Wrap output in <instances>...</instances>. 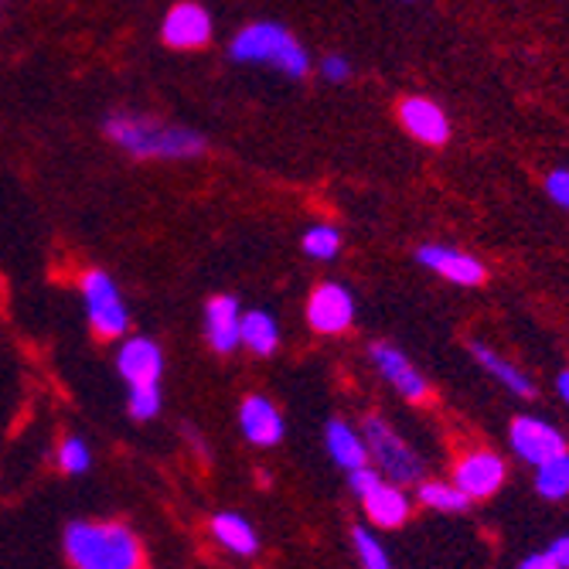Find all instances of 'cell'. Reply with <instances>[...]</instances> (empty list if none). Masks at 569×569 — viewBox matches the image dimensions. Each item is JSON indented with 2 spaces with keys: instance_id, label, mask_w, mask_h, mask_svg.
Here are the masks:
<instances>
[{
  "instance_id": "cell-1",
  "label": "cell",
  "mask_w": 569,
  "mask_h": 569,
  "mask_svg": "<svg viewBox=\"0 0 569 569\" xmlns=\"http://www.w3.org/2000/svg\"><path fill=\"white\" fill-rule=\"evenodd\" d=\"M102 133L133 161H198L209 153V137L198 127H184L174 120H161L143 110H113L102 117Z\"/></svg>"
},
{
  "instance_id": "cell-2",
  "label": "cell",
  "mask_w": 569,
  "mask_h": 569,
  "mask_svg": "<svg viewBox=\"0 0 569 569\" xmlns=\"http://www.w3.org/2000/svg\"><path fill=\"white\" fill-rule=\"evenodd\" d=\"M226 56L236 66L252 69H270L287 79H307L315 72V59H310L307 44L280 21H249L232 38Z\"/></svg>"
},
{
  "instance_id": "cell-3",
  "label": "cell",
  "mask_w": 569,
  "mask_h": 569,
  "mask_svg": "<svg viewBox=\"0 0 569 569\" xmlns=\"http://www.w3.org/2000/svg\"><path fill=\"white\" fill-rule=\"evenodd\" d=\"M72 569H143V542L123 522L79 519L62 536Z\"/></svg>"
},
{
  "instance_id": "cell-4",
  "label": "cell",
  "mask_w": 569,
  "mask_h": 569,
  "mask_svg": "<svg viewBox=\"0 0 569 569\" xmlns=\"http://www.w3.org/2000/svg\"><path fill=\"white\" fill-rule=\"evenodd\" d=\"M79 297L86 307V325L99 341H120L130 335V307L107 270H86L79 277Z\"/></svg>"
},
{
  "instance_id": "cell-5",
  "label": "cell",
  "mask_w": 569,
  "mask_h": 569,
  "mask_svg": "<svg viewBox=\"0 0 569 569\" xmlns=\"http://www.w3.org/2000/svg\"><path fill=\"white\" fill-rule=\"evenodd\" d=\"M361 437H366V443H369V460L376 463L386 481H396V485L423 481V457L409 447V440H402L392 430L389 420L369 412V417L361 420Z\"/></svg>"
},
{
  "instance_id": "cell-6",
  "label": "cell",
  "mask_w": 569,
  "mask_h": 569,
  "mask_svg": "<svg viewBox=\"0 0 569 569\" xmlns=\"http://www.w3.org/2000/svg\"><path fill=\"white\" fill-rule=\"evenodd\" d=\"M303 318H307V328L315 335H325V338L348 335L355 318H358L355 293L341 280H321L315 290L307 293Z\"/></svg>"
},
{
  "instance_id": "cell-7",
  "label": "cell",
  "mask_w": 569,
  "mask_h": 569,
  "mask_svg": "<svg viewBox=\"0 0 569 569\" xmlns=\"http://www.w3.org/2000/svg\"><path fill=\"white\" fill-rule=\"evenodd\" d=\"M412 260H417L427 273L453 283V287H481L488 280V267L481 256L460 249V246H450V242H423L412 252Z\"/></svg>"
},
{
  "instance_id": "cell-8",
  "label": "cell",
  "mask_w": 569,
  "mask_h": 569,
  "mask_svg": "<svg viewBox=\"0 0 569 569\" xmlns=\"http://www.w3.org/2000/svg\"><path fill=\"white\" fill-rule=\"evenodd\" d=\"M396 117H399V127L423 147H447L453 137L450 113L430 96H420V92L402 96L396 107Z\"/></svg>"
},
{
  "instance_id": "cell-9",
  "label": "cell",
  "mask_w": 569,
  "mask_h": 569,
  "mask_svg": "<svg viewBox=\"0 0 569 569\" xmlns=\"http://www.w3.org/2000/svg\"><path fill=\"white\" fill-rule=\"evenodd\" d=\"M216 38V18L198 0H178L161 18V41L174 51H198Z\"/></svg>"
},
{
  "instance_id": "cell-10",
  "label": "cell",
  "mask_w": 569,
  "mask_h": 569,
  "mask_svg": "<svg viewBox=\"0 0 569 569\" xmlns=\"http://www.w3.org/2000/svg\"><path fill=\"white\" fill-rule=\"evenodd\" d=\"M164 348L150 335H127L120 338L117 348V372L127 382V389H143V386H161L164 379Z\"/></svg>"
},
{
  "instance_id": "cell-11",
  "label": "cell",
  "mask_w": 569,
  "mask_h": 569,
  "mask_svg": "<svg viewBox=\"0 0 569 569\" xmlns=\"http://www.w3.org/2000/svg\"><path fill=\"white\" fill-rule=\"evenodd\" d=\"M369 361H372V369L406 399V402H427L430 399V382L427 376L412 366V361L406 358L402 348H396L392 341H372L369 345Z\"/></svg>"
},
{
  "instance_id": "cell-12",
  "label": "cell",
  "mask_w": 569,
  "mask_h": 569,
  "mask_svg": "<svg viewBox=\"0 0 569 569\" xmlns=\"http://www.w3.org/2000/svg\"><path fill=\"white\" fill-rule=\"evenodd\" d=\"M505 478H508L505 457L495 453V450H485V447L460 453L457 463H453V485L471 501H485V498L498 495Z\"/></svg>"
},
{
  "instance_id": "cell-13",
  "label": "cell",
  "mask_w": 569,
  "mask_h": 569,
  "mask_svg": "<svg viewBox=\"0 0 569 569\" xmlns=\"http://www.w3.org/2000/svg\"><path fill=\"white\" fill-rule=\"evenodd\" d=\"M508 443H511L515 457H522L526 463H532V468H539V463H546L566 450L562 430L539 417H515L508 427Z\"/></svg>"
},
{
  "instance_id": "cell-14",
  "label": "cell",
  "mask_w": 569,
  "mask_h": 569,
  "mask_svg": "<svg viewBox=\"0 0 569 569\" xmlns=\"http://www.w3.org/2000/svg\"><path fill=\"white\" fill-rule=\"evenodd\" d=\"M239 433L252 447H277L287 437V420L273 399L252 392L239 402Z\"/></svg>"
},
{
  "instance_id": "cell-15",
  "label": "cell",
  "mask_w": 569,
  "mask_h": 569,
  "mask_svg": "<svg viewBox=\"0 0 569 569\" xmlns=\"http://www.w3.org/2000/svg\"><path fill=\"white\" fill-rule=\"evenodd\" d=\"M242 328V303L232 293H212L204 300V341L216 355H236Z\"/></svg>"
},
{
  "instance_id": "cell-16",
  "label": "cell",
  "mask_w": 569,
  "mask_h": 569,
  "mask_svg": "<svg viewBox=\"0 0 569 569\" xmlns=\"http://www.w3.org/2000/svg\"><path fill=\"white\" fill-rule=\"evenodd\" d=\"M468 351H471V358L478 361V366H481L498 386H505L511 396H519V399H536V382H532V376L522 372V369L515 366V361H508L505 355H498L491 345L471 341Z\"/></svg>"
},
{
  "instance_id": "cell-17",
  "label": "cell",
  "mask_w": 569,
  "mask_h": 569,
  "mask_svg": "<svg viewBox=\"0 0 569 569\" xmlns=\"http://www.w3.org/2000/svg\"><path fill=\"white\" fill-rule=\"evenodd\" d=\"M361 508H366L369 522H376L379 529H399L409 519V495L402 491V485L396 481H382L379 488H372L366 498H361Z\"/></svg>"
},
{
  "instance_id": "cell-18",
  "label": "cell",
  "mask_w": 569,
  "mask_h": 569,
  "mask_svg": "<svg viewBox=\"0 0 569 569\" xmlns=\"http://www.w3.org/2000/svg\"><path fill=\"white\" fill-rule=\"evenodd\" d=\"M239 345L256 355V358H273L280 351V321L263 307L242 310V328H239Z\"/></svg>"
},
{
  "instance_id": "cell-19",
  "label": "cell",
  "mask_w": 569,
  "mask_h": 569,
  "mask_svg": "<svg viewBox=\"0 0 569 569\" xmlns=\"http://www.w3.org/2000/svg\"><path fill=\"white\" fill-rule=\"evenodd\" d=\"M325 450H328V457L338 463V468H345V471H355V468H361V463H372L366 437H361V430H355L345 420H328V427H325Z\"/></svg>"
},
{
  "instance_id": "cell-20",
  "label": "cell",
  "mask_w": 569,
  "mask_h": 569,
  "mask_svg": "<svg viewBox=\"0 0 569 569\" xmlns=\"http://www.w3.org/2000/svg\"><path fill=\"white\" fill-rule=\"evenodd\" d=\"M212 539L229 549L232 556H256L260 552V536H256L252 522L239 511H216L212 515Z\"/></svg>"
},
{
  "instance_id": "cell-21",
  "label": "cell",
  "mask_w": 569,
  "mask_h": 569,
  "mask_svg": "<svg viewBox=\"0 0 569 569\" xmlns=\"http://www.w3.org/2000/svg\"><path fill=\"white\" fill-rule=\"evenodd\" d=\"M300 249H303L307 260H315V263H335L345 249V232L335 222H315V226L303 229Z\"/></svg>"
},
{
  "instance_id": "cell-22",
  "label": "cell",
  "mask_w": 569,
  "mask_h": 569,
  "mask_svg": "<svg viewBox=\"0 0 569 569\" xmlns=\"http://www.w3.org/2000/svg\"><path fill=\"white\" fill-rule=\"evenodd\" d=\"M536 491L546 501H562L569 495V450L539 463L536 468Z\"/></svg>"
},
{
  "instance_id": "cell-23",
  "label": "cell",
  "mask_w": 569,
  "mask_h": 569,
  "mask_svg": "<svg viewBox=\"0 0 569 569\" xmlns=\"http://www.w3.org/2000/svg\"><path fill=\"white\" fill-rule=\"evenodd\" d=\"M417 498H420V505H427L433 511H468L471 508V498L453 481H420Z\"/></svg>"
},
{
  "instance_id": "cell-24",
  "label": "cell",
  "mask_w": 569,
  "mask_h": 569,
  "mask_svg": "<svg viewBox=\"0 0 569 569\" xmlns=\"http://www.w3.org/2000/svg\"><path fill=\"white\" fill-rule=\"evenodd\" d=\"M56 460H59V471L69 475V478H79L92 468V450L82 437H66L56 450Z\"/></svg>"
},
{
  "instance_id": "cell-25",
  "label": "cell",
  "mask_w": 569,
  "mask_h": 569,
  "mask_svg": "<svg viewBox=\"0 0 569 569\" xmlns=\"http://www.w3.org/2000/svg\"><path fill=\"white\" fill-rule=\"evenodd\" d=\"M351 546H355V556H358L361 569H392L389 552L382 549V542L366 526H355L351 529Z\"/></svg>"
},
{
  "instance_id": "cell-26",
  "label": "cell",
  "mask_w": 569,
  "mask_h": 569,
  "mask_svg": "<svg viewBox=\"0 0 569 569\" xmlns=\"http://www.w3.org/2000/svg\"><path fill=\"white\" fill-rule=\"evenodd\" d=\"M161 406H164V396H161V386H143V389H127V412L137 420V423H150L161 417Z\"/></svg>"
},
{
  "instance_id": "cell-27",
  "label": "cell",
  "mask_w": 569,
  "mask_h": 569,
  "mask_svg": "<svg viewBox=\"0 0 569 569\" xmlns=\"http://www.w3.org/2000/svg\"><path fill=\"white\" fill-rule=\"evenodd\" d=\"M542 191H546V198L556 204V209L569 212V168H566V164L552 168V171L542 178Z\"/></svg>"
},
{
  "instance_id": "cell-28",
  "label": "cell",
  "mask_w": 569,
  "mask_h": 569,
  "mask_svg": "<svg viewBox=\"0 0 569 569\" xmlns=\"http://www.w3.org/2000/svg\"><path fill=\"white\" fill-rule=\"evenodd\" d=\"M318 72H321V79H325V82H331V86H345V82L355 76V66H351V59H348V56H341V51H331V56H325V59L318 62Z\"/></svg>"
},
{
  "instance_id": "cell-29",
  "label": "cell",
  "mask_w": 569,
  "mask_h": 569,
  "mask_svg": "<svg viewBox=\"0 0 569 569\" xmlns=\"http://www.w3.org/2000/svg\"><path fill=\"white\" fill-rule=\"evenodd\" d=\"M386 478L379 475V468H376V463H361V468H355V471H348V488L355 491V498L361 501V498H366L372 488H379Z\"/></svg>"
},
{
  "instance_id": "cell-30",
  "label": "cell",
  "mask_w": 569,
  "mask_h": 569,
  "mask_svg": "<svg viewBox=\"0 0 569 569\" xmlns=\"http://www.w3.org/2000/svg\"><path fill=\"white\" fill-rule=\"evenodd\" d=\"M546 552L552 556V562H556L559 569H569V536H559Z\"/></svg>"
},
{
  "instance_id": "cell-31",
  "label": "cell",
  "mask_w": 569,
  "mask_h": 569,
  "mask_svg": "<svg viewBox=\"0 0 569 569\" xmlns=\"http://www.w3.org/2000/svg\"><path fill=\"white\" fill-rule=\"evenodd\" d=\"M515 569H559L556 562H552V556L549 552H536V556H526L519 566H515Z\"/></svg>"
},
{
  "instance_id": "cell-32",
  "label": "cell",
  "mask_w": 569,
  "mask_h": 569,
  "mask_svg": "<svg viewBox=\"0 0 569 569\" xmlns=\"http://www.w3.org/2000/svg\"><path fill=\"white\" fill-rule=\"evenodd\" d=\"M556 392H559V399L569 406V369H562V372L556 376Z\"/></svg>"
},
{
  "instance_id": "cell-33",
  "label": "cell",
  "mask_w": 569,
  "mask_h": 569,
  "mask_svg": "<svg viewBox=\"0 0 569 569\" xmlns=\"http://www.w3.org/2000/svg\"><path fill=\"white\" fill-rule=\"evenodd\" d=\"M402 4H412V0H402Z\"/></svg>"
},
{
  "instance_id": "cell-34",
  "label": "cell",
  "mask_w": 569,
  "mask_h": 569,
  "mask_svg": "<svg viewBox=\"0 0 569 569\" xmlns=\"http://www.w3.org/2000/svg\"><path fill=\"white\" fill-rule=\"evenodd\" d=\"M0 8H4V0H0Z\"/></svg>"
}]
</instances>
